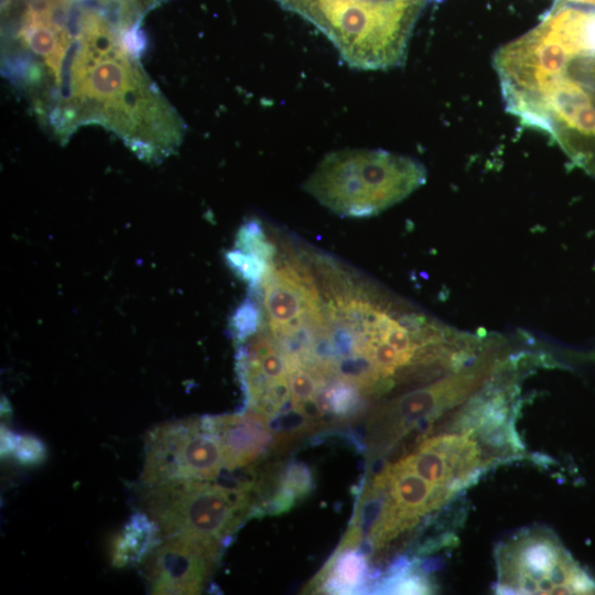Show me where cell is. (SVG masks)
Listing matches in <instances>:
<instances>
[{
    "instance_id": "cell-1",
    "label": "cell",
    "mask_w": 595,
    "mask_h": 595,
    "mask_svg": "<svg viewBox=\"0 0 595 595\" xmlns=\"http://www.w3.org/2000/svg\"><path fill=\"white\" fill-rule=\"evenodd\" d=\"M137 40L132 32L117 34L95 12L84 14L53 86L36 104L57 137L97 123L147 161L177 150L185 125L139 63Z\"/></svg>"
},
{
    "instance_id": "cell-2",
    "label": "cell",
    "mask_w": 595,
    "mask_h": 595,
    "mask_svg": "<svg viewBox=\"0 0 595 595\" xmlns=\"http://www.w3.org/2000/svg\"><path fill=\"white\" fill-rule=\"evenodd\" d=\"M493 65L507 110L595 175V6H555Z\"/></svg>"
},
{
    "instance_id": "cell-3",
    "label": "cell",
    "mask_w": 595,
    "mask_h": 595,
    "mask_svg": "<svg viewBox=\"0 0 595 595\" xmlns=\"http://www.w3.org/2000/svg\"><path fill=\"white\" fill-rule=\"evenodd\" d=\"M313 23L358 69L403 63L423 7L430 0H277Z\"/></svg>"
},
{
    "instance_id": "cell-4",
    "label": "cell",
    "mask_w": 595,
    "mask_h": 595,
    "mask_svg": "<svg viewBox=\"0 0 595 595\" xmlns=\"http://www.w3.org/2000/svg\"><path fill=\"white\" fill-rule=\"evenodd\" d=\"M426 180L415 159L383 150L343 149L326 154L303 184L331 212L364 218L409 196Z\"/></svg>"
},
{
    "instance_id": "cell-5",
    "label": "cell",
    "mask_w": 595,
    "mask_h": 595,
    "mask_svg": "<svg viewBox=\"0 0 595 595\" xmlns=\"http://www.w3.org/2000/svg\"><path fill=\"white\" fill-rule=\"evenodd\" d=\"M141 506L159 526L162 539L225 544L242 520L251 518L253 497L215 480L175 479L143 486Z\"/></svg>"
},
{
    "instance_id": "cell-6",
    "label": "cell",
    "mask_w": 595,
    "mask_h": 595,
    "mask_svg": "<svg viewBox=\"0 0 595 595\" xmlns=\"http://www.w3.org/2000/svg\"><path fill=\"white\" fill-rule=\"evenodd\" d=\"M268 331L284 357L302 356L323 336L325 302L305 252H278L261 281Z\"/></svg>"
},
{
    "instance_id": "cell-7",
    "label": "cell",
    "mask_w": 595,
    "mask_h": 595,
    "mask_svg": "<svg viewBox=\"0 0 595 595\" xmlns=\"http://www.w3.org/2000/svg\"><path fill=\"white\" fill-rule=\"evenodd\" d=\"M500 348L497 342L472 364L375 408L368 419L370 452L383 453L416 425L467 401L504 364Z\"/></svg>"
},
{
    "instance_id": "cell-8",
    "label": "cell",
    "mask_w": 595,
    "mask_h": 595,
    "mask_svg": "<svg viewBox=\"0 0 595 595\" xmlns=\"http://www.w3.org/2000/svg\"><path fill=\"white\" fill-rule=\"evenodd\" d=\"M498 594H595V582L549 529H522L495 551Z\"/></svg>"
},
{
    "instance_id": "cell-9",
    "label": "cell",
    "mask_w": 595,
    "mask_h": 595,
    "mask_svg": "<svg viewBox=\"0 0 595 595\" xmlns=\"http://www.w3.org/2000/svg\"><path fill=\"white\" fill-rule=\"evenodd\" d=\"M225 468L221 445L201 419L162 423L145 435L142 486L175 479L215 480Z\"/></svg>"
},
{
    "instance_id": "cell-10",
    "label": "cell",
    "mask_w": 595,
    "mask_h": 595,
    "mask_svg": "<svg viewBox=\"0 0 595 595\" xmlns=\"http://www.w3.org/2000/svg\"><path fill=\"white\" fill-rule=\"evenodd\" d=\"M224 544L188 538H165L145 561L151 594H199Z\"/></svg>"
},
{
    "instance_id": "cell-11",
    "label": "cell",
    "mask_w": 595,
    "mask_h": 595,
    "mask_svg": "<svg viewBox=\"0 0 595 595\" xmlns=\"http://www.w3.org/2000/svg\"><path fill=\"white\" fill-rule=\"evenodd\" d=\"M201 421L205 430L217 436L227 469L253 464L273 440L269 420L252 410L240 415L204 416Z\"/></svg>"
},
{
    "instance_id": "cell-12",
    "label": "cell",
    "mask_w": 595,
    "mask_h": 595,
    "mask_svg": "<svg viewBox=\"0 0 595 595\" xmlns=\"http://www.w3.org/2000/svg\"><path fill=\"white\" fill-rule=\"evenodd\" d=\"M161 541L156 522L144 511L136 512L112 539L110 562L116 567L143 562Z\"/></svg>"
},
{
    "instance_id": "cell-13",
    "label": "cell",
    "mask_w": 595,
    "mask_h": 595,
    "mask_svg": "<svg viewBox=\"0 0 595 595\" xmlns=\"http://www.w3.org/2000/svg\"><path fill=\"white\" fill-rule=\"evenodd\" d=\"M368 575L367 556L355 549L336 550L311 583L312 589L325 593L351 594L364 589Z\"/></svg>"
},
{
    "instance_id": "cell-14",
    "label": "cell",
    "mask_w": 595,
    "mask_h": 595,
    "mask_svg": "<svg viewBox=\"0 0 595 595\" xmlns=\"http://www.w3.org/2000/svg\"><path fill=\"white\" fill-rule=\"evenodd\" d=\"M47 452L44 443L31 434H17L1 425V456L13 457L24 466L41 464Z\"/></svg>"
},
{
    "instance_id": "cell-15",
    "label": "cell",
    "mask_w": 595,
    "mask_h": 595,
    "mask_svg": "<svg viewBox=\"0 0 595 595\" xmlns=\"http://www.w3.org/2000/svg\"><path fill=\"white\" fill-rule=\"evenodd\" d=\"M280 486L300 499L312 491L314 487L313 475L303 463H291L282 472Z\"/></svg>"
},
{
    "instance_id": "cell-16",
    "label": "cell",
    "mask_w": 595,
    "mask_h": 595,
    "mask_svg": "<svg viewBox=\"0 0 595 595\" xmlns=\"http://www.w3.org/2000/svg\"><path fill=\"white\" fill-rule=\"evenodd\" d=\"M53 2H57V3H67L69 0H51Z\"/></svg>"
}]
</instances>
